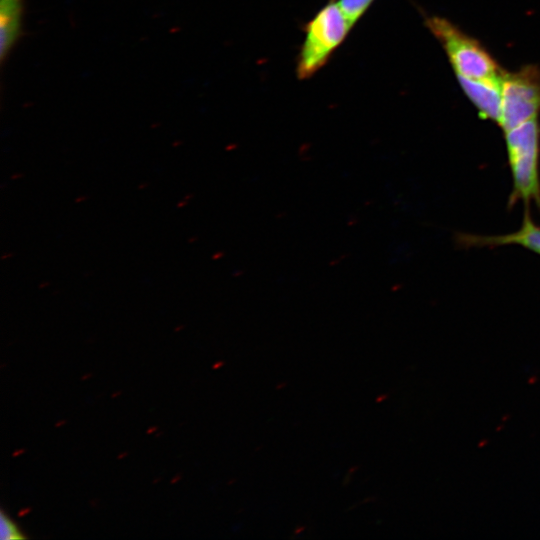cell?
I'll return each mask as SVG.
<instances>
[{
  "instance_id": "cell-1",
  "label": "cell",
  "mask_w": 540,
  "mask_h": 540,
  "mask_svg": "<svg viewBox=\"0 0 540 540\" xmlns=\"http://www.w3.org/2000/svg\"><path fill=\"white\" fill-rule=\"evenodd\" d=\"M508 165L512 176V191L508 206L521 201L525 208L535 203L540 211V124L529 120L504 131Z\"/></svg>"
},
{
  "instance_id": "cell-2",
  "label": "cell",
  "mask_w": 540,
  "mask_h": 540,
  "mask_svg": "<svg viewBox=\"0 0 540 540\" xmlns=\"http://www.w3.org/2000/svg\"><path fill=\"white\" fill-rule=\"evenodd\" d=\"M354 23L338 0H330L307 22L296 62V75L305 80L318 72L344 42Z\"/></svg>"
},
{
  "instance_id": "cell-3",
  "label": "cell",
  "mask_w": 540,
  "mask_h": 540,
  "mask_svg": "<svg viewBox=\"0 0 540 540\" xmlns=\"http://www.w3.org/2000/svg\"><path fill=\"white\" fill-rule=\"evenodd\" d=\"M426 26L441 43L457 77L503 81L506 72L479 41L442 17L428 18Z\"/></svg>"
},
{
  "instance_id": "cell-4",
  "label": "cell",
  "mask_w": 540,
  "mask_h": 540,
  "mask_svg": "<svg viewBox=\"0 0 540 540\" xmlns=\"http://www.w3.org/2000/svg\"><path fill=\"white\" fill-rule=\"evenodd\" d=\"M540 113V69L527 65L505 73L499 126L503 132L537 118Z\"/></svg>"
},
{
  "instance_id": "cell-5",
  "label": "cell",
  "mask_w": 540,
  "mask_h": 540,
  "mask_svg": "<svg viewBox=\"0 0 540 540\" xmlns=\"http://www.w3.org/2000/svg\"><path fill=\"white\" fill-rule=\"evenodd\" d=\"M456 241L463 248L519 245L540 255V226L533 221L529 208H525L521 226L512 233L503 235L458 233Z\"/></svg>"
},
{
  "instance_id": "cell-6",
  "label": "cell",
  "mask_w": 540,
  "mask_h": 540,
  "mask_svg": "<svg viewBox=\"0 0 540 540\" xmlns=\"http://www.w3.org/2000/svg\"><path fill=\"white\" fill-rule=\"evenodd\" d=\"M464 94L478 110L479 116L499 124L502 108V81L474 80L457 77Z\"/></svg>"
},
{
  "instance_id": "cell-7",
  "label": "cell",
  "mask_w": 540,
  "mask_h": 540,
  "mask_svg": "<svg viewBox=\"0 0 540 540\" xmlns=\"http://www.w3.org/2000/svg\"><path fill=\"white\" fill-rule=\"evenodd\" d=\"M24 0L0 1L1 60H5L21 35Z\"/></svg>"
},
{
  "instance_id": "cell-8",
  "label": "cell",
  "mask_w": 540,
  "mask_h": 540,
  "mask_svg": "<svg viewBox=\"0 0 540 540\" xmlns=\"http://www.w3.org/2000/svg\"><path fill=\"white\" fill-rule=\"evenodd\" d=\"M342 9L355 24L369 9L374 0H338Z\"/></svg>"
},
{
  "instance_id": "cell-9",
  "label": "cell",
  "mask_w": 540,
  "mask_h": 540,
  "mask_svg": "<svg viewBox=\"0 0 540 540\" xmlns=\"http://www.w3.org/2000/svg\"><path fill=\"white\" fill-rule=\"evenodd\" d=\"M0 532L1 539L3 540L23 538V535L20 533L17 526L4 514L3 511L0 513Z\"/></svg>"
}]
</instances>
